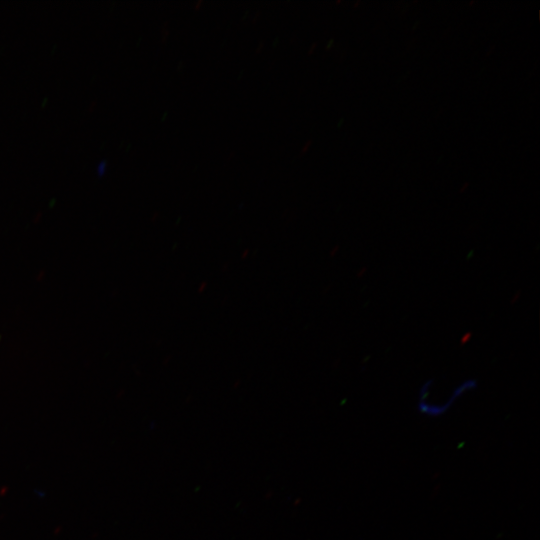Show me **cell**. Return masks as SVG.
<instances>
[{
    "label": "cell",
    "instance_id": "cell-1",
    "mask_svg": "<svg viewBox=\"0 0 540 540\" xmlns=\"http://www.w3.org/2000/svg\"><path fill=\"white\" fill-rule=\"evenodd\" d=\"M107 162L105 160L100 161L96 166V171L99 175H102L106 169Z\"/></svg>",
    "mask_w": 540,
    "mask_h": 540
}]
</instances>
